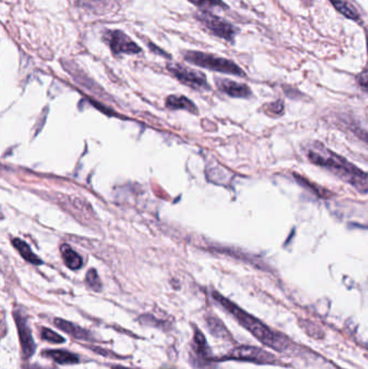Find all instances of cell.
Returning <instances> with one entry per match:
<instances>
[{
	"instance_id": "obj_20",
	"label": "cell",
	"mask_w": 368,
	"mask_h": 369,
	"mask_svg": "<svg viewBox=\"0 0 368 369\" xmlns=\"http://www.w3.org/2000/svg\"><path fill=\"white\" fill-rule=\"evenodd\" d=\"M190 3L199 8H220V9H228L222 0H189Z\"/></svg>"
},
{
	"instance_id": "obj_28",
	"label": "cell",
	"mask_w": 368,
	"mask_h": 369,
	"mask_svg": "<svg viewBox=\"0 0 368 369\" xmlns=\"http://www.w3.org/2000/svg\"><path fill=\"white\" fill-rule=\"evenodd\" d=\"M26 369H46V368H43V367L37 366V365H33V366L27 367Z\"/></svg>"
},
{
	"instance_id": "obj_17",
	"label": "cell",
	"mask_w": 368,
	"mask_h": 369,
	"mask_svg": "<svg viewBox=\"0 0 368 369\" xmlns=\"http://www.w3.org/2000/svg\"><path fill=\"white\" fill-rule=\"evenodd\" d=\"M13 246L15 250L21 254L22 257L24 258L27 262L33 264H43V260L38 256L33 254V250L29 248V244L25 243L24 241L20 240V239H15L13 241Z\"/></svg>"
},
{
	"instance_id": "obj_6",
	"label": "cell",
	"mask_w": 368,
	"mask_h": 369,
	"mask_svg": "<svg viewBox=\"0 0 368 369\" xmlns=\"http://www.w3.org/2000/svg\"><path fill=\"white\" fill-rule=\"evenodd\" d=\"M167 68L178 82H182L185 86H190V88L196 89V90H201V89L208 90L210 89V86L206 82V75L198 72V70L187 68L183 65L175 64V63L167 64Z\"/></svg>"
},
{
	"instance_id": "obj_14",
	"label": "cell",
	"mask_w": 368,
	"mask_h": 369,
	"mask_svg": "<svg viewBox=\"0 0 368 369\" xmlns=\"http://www.w3.org/2000/svg\"><path fill=\"white\" fill-rule=\"evenodd\" d=\"M165 105H167V108H170V110H187V112H194V114L198 112L196 105H194L192 100H188L186 96H169L167 100H165Z\"/></svg>"
},
{
	"instance_id": "obj_7",
	"label": "cell",
	"mask_w": 368,
	"mask_h": 369,
	"mask_svg": "<svg viewBox=\"0 0 368 369\" xmlns=\"http://www.w3.org/2000/svg\"><path fill=\"white\" fill-rule=\"evenodd\" d=\"M103 40L109 45L114 54H139L141 52V47L134 43L127 33L121 31H106L103 35Z\"/></svg>"
},
{
	"instance_id": "obj_13",
	"label": "cell",
	"mask_w": 368,
	"mask_h": 369,
	"mask_svg": "<svg viewBox=\"0 0 368 369\" xmlns=\"http://www.w3.org/2000/svg\"><path fill=\"white\" fill-rule=\"evenodd\" d=\"M294 175L295 179H296L297 183H300V186L306 188L307 190L311 191V193L316 195L318 198L321 199H330L332 197V191L326 189L325 187L320 186L318 183H314V181H310L309 179L302 176V175L297 174V173H293Z\"/></svg>"
},
{
	"instance_id": "obj_8",
	"label": "cell",
	"mask_w": 368,
	"mask_h": 369,
	"mask_svg": "<svg viewBox=\"0 0 368 369\" xmlns=\"http://www.w3.org/2000/svg\"><path fill=\"white\" fill-rule=\"evenodd\" d=\"M192 359L199 369H213V357L210 356V350L204 333L198 329H194Z\"/></svg>"
},
{
	"instance_id": "obj_22",
	"label": "cell",
	"mask_w": 368,
	"mask_h": 369,
	"mask_svg": "<svg viewBox=\"0 0 368 369\" xmlns=\"http://www.w3.org/2000/svg\"><path fill=\"white\" fill-rule=\"evenodd\" d=\"M41 338L43 340L48 341V342L52 343H63L65 339L62 336H60L59 333L55 331H51V329H47V327H43L40 331Z\"/></svg>"
},
{
	"instance_id": "obj_27",
	"label": "cell",
	"mask_w": 368,
	"mask_h": 369,
	"mask_svg": "<svg viewBox=\"0 0 368 369\" xmlns=\"http://www.w3.org/2000/svg\"><path fill=\"white\" fill-rule=\"evenodd\" d=\"M112 369H131V368H127V367L120 366V365H114V366L112 367Z\"/></svg>"
},
{
	"instance_id": "obj_19",
	"label": "cell",
	"mask_w": 368,
	"mask_h": 369,
	"mask_svg": "<svg viewBox=\"0 0 368 369\" xmlns=\"http://www.w3.org/2000/svg\"><path fill=\"white\" fill-rule=\"evenodd\" d=\"M366 45H367L368 57V31H366ZM356 82L359 84L360 88L368 94V60L363 70L356 77Z\"/></svg>"
},
{
	"instance_id": "obj_21",
	"label": "cell",
	"mask_w": 368,
	"mask_h": 369,
	"mask_svg": "<svg viewBox=\"0 0 368 369\" xmlns=\"http://www.w3.org/2000/svg\"><path fill=\"white\" fill-rule=\"evenodd\" d=\"M86 282L89 287L92 288L93 291L100 292L102 289V282L96 270L91 269L86 273Z\"/></svg>"
},
{
	"instance_id": "obj_16",
	"label": "cell",
	"mask_w": 368,
	"mask_h": 369,
	"mask_svg": "<svg viewBox=\"0 0 368 369\" xmlns=\"http://www.w3.org/2000/svg\"><path fill=\"white\" fill-rule=\"evenodd\" d=\"M330 1L334 6L335 9L337 10L338 13H342L344 17L361 23V17H360L359 13L348 1L346 0H330Z\"/></svg>"
},
{
	"instance_id": "obj_3",
	"label": "cell",
	"mask_w": 368,
	"mask_h": 369,
	"mask_svg": "<svg viewBox=\"0 0 368 369\" xmlns=\"http://www.w3.org/2000/svg\"><path fill=\"white\" fill-rule=\"evenodd\" d=\"M183 57L185 61L196 66L204 67V68H208L214 72L224 73V74L245 77V73L242 70L241 67L224 57H216L210 53L200 52V51H186L183 53Z\"/></svg>"
},
{
	"instance_id": "obj_25",
	"label": "cell",
	"mask_w": 368,
	"mask_h": 369,
	"mask_svg": "<svg viewBox=\"0 0 368 369\" xmlns=\"http://www.w3.org/2000/svg\"><path fill=\"white\" fill-rule=\"evenodd\" d=\"M89 348L91 349L96 354L102 355V356L110 357V359H122L120 355L115 354L112 351L105 350V349L98 348V347H89Z\"/></svg>"
},
{
	"instance_id": "obj_2",
	"label": "cell",
	"mask_w": 368,
	"mask_h": 369,
	"mask_svg": "<svg viewBox=\"0 0 368 369\" xmlns=\"http://www.w3.org/2000/svg\"><path fill=\"white\" fill-rule=\"evenodd\" d=\"M213 298L220 307L224 308L229 315H231L236 321L249 333H251L261 345L277 352H285L292 348L294 343L291 339L287 338L283 333L273 331L263 321L250 315L245 310L220 295L218 292H213Z\"/></svg>"
},
{
	"instance_id": "obj_9",
	"label": "cell",
	"mask_w": 368,
	"mask_h": 369,
	"mask_svg": "<svg viewBox=\"0 0 368 369\" xmlns=\"http://www.w3.org/2000/svg\"><path fill=\"white\" fill-rule=\"evenodd\" d=\"M13 317H15L17 333H19L20 343H21L23 356H24V359H29L35 353L36 345H35V341H33V336H31V329H29V323H27V319L24 315H22L20 310H15Z\"/></svg>"
},
{
	"instance_id": "obj_12",
	"label": "cell",
	"mask_w": 368,
	"mask_h": 369,
	"mask_svg": "<svg viewBox=\"0 0 368 369\" xmlns=\"http://www.w3.org/2000/svg\"><path fill=\"white\" fill-rule=\"evenodd\" d=\"M43 356L50 359L62 365H72L79 363V356L74 353L65 350H45L41 353Z\"/></svg>"
},
{
	"instance_id": "obj_11",
	"label": "cell",
	"mask_w": 368,
	"mask_h": 369,
	"mask_svg": "<svg viewBox=\"0 0 368 369\" xmlns=\"http://www.w3.org/2000/svg\"><path fill=\"white\" fill-rule=\"evenodd\" d=\"M54 324L59 329L64 331V333H68V335L74 337V338L79 339V340H94L91 333H89L86 329H84L80 326H77V325L72 324L70 322L65 321V319H56L54 321Z\"/></svg>"
},
{
	"instance_id": "obj_5",
	"label": "cell",
	"mask_w": 368,
	"mask_h": 369,
	"mask_svg": "<svg viewBox=\"0 0 368 369\" xmlns=\"http://www.w3.org/2000/svg\"><path fill=\"white\" fill-rule=\"evenodd\" d=\"M194 19L200 23L208 33H213L214 36L225 39V40H233L237 29L231 23L208 13V11H198L194 13Z\"/></svg>"
},
{
	"instance_id": "obj_15",
	"label": "cell",
	"mask_w": 368,
	"mask_h": 369,
	"mask_svg": "<svg viewBox=\"0 0 368 369\" xmlns=\"http://www.w3.org/2000/svg\"><path fill=\"white\" fill-rule=\"evenodd\" d=\"M61 253H62V258L64 260L65 264L70 269L78 270L84 266V260H82V256L78 253L75 252L67 244L61 246Z\"/></svg>"
},
{
	"instance_id": "obj_18",
	"label": "cell",
	"mask_w": 368,
	"mask_h": 369,
	"mask_svg": "<svg viewBox=\"0 0 368 369\" xmlns=\"http://www.w3.org/2000/svg\"><path fill=\"white\" fill-rule=\"evenodd\" d=\"M206 324H208L210 333H213L214 336L218 337V338L228 339V340L231 339L229 331L218 317H208L206 319Z\"/></svg>"
},
{
	"instance_id": "obj_4",
	"label": "cell",
	"mask_w": 368,
	"mask_h": 369,
	"mask_svg": "<svg viewBox=\"0 0 368 369\" xmlns=\"http://www.w3.org/2000/svg\"><path fill=\"white\" fill-rule=\"evenodd\" d=\"M214 362H224V361H240V362L255 363L259 365H283L282 361L277 359V355L265 349L252 345H239L230 350L224 356L213 357Z\"/></svg>"
},
{
	"instance_id": "obj_24",
	"label": "cell",
	"mask_w": 368,
	"mask_h": 369,
	"mask_svg": "<svg viewBox=\"0 0 368 369\" xmlns=\"http://www.w3.org/2000/svg\"><path fill=\"white\" fill-rule=\"evenodd\" d=\"M266 112L268 114H273V116H280L284 112V104L282 100H277V102L270 103L268 104L266 107Z\"/></svg>"
},
{
	"instance_id": "obj_10",
	"label": "cell",
	"mask_w": 368,
	"mask_h": 369,
	"mask_svg": "<svg viewBox=\"0 0 368 369\" xmlns=\"http://www.w3.org/2000/svg\"><path fill=\"white\" fill-rule=\"evenodd\" d=\"M215 82L217 88L231 98H247L252 96L251 89L247 84L222 78L216 79Z\"/></svg>"
},
{
	"instance_id": "obj_1",
	"label": "cell",
	"mask_w": 368,
	"mask_h": 369,
	"mask_svg": "<svg viewBox=\"0 0 368 369\" xmlns=\"http://www.w3.org/2000/svg\"><path fill=\"white\" fill-rule=\"evenodd\" d=\"M307 156L314 165L328 170L335 176L349 183L362 195L368 193V173L356 167L349 160L334 153L325 145L316 142L307 149Z\"/></svg>"
},
{
	"instance_id": "obj_23",
	"label": "cell",
	"mask_w": 368,
	"mask_h": 369,
	"mask_svg": "<svg viewBox=\"0 0 368 369\" xmlns=\"http://www.w3.org/2000/svg\"><path fill=\"white\" fill-rule=\"evenodd\" d=\"M352 131L355 135L359 136L362 141L368 143V123L367 122H355L352 126Z\"/></svg>"
},
{
	"instance_id": "obj_26",
	"label": "cell",
	"mask_w": 368,
	"mask_h": 369,
	"mask_svg": "<svg viewBox=\"0 0 368 369\" xmlns=\"http://www.w3.org/2000/svg\"><path fill=\"white\" fill-rule=\"evenodd\" d=\"M148 45L149 48H151V50H153V53H157V54L161 55V57H171L170 55L165 52V51H163L162 49H159L157 45H153L151 41H149Z\"/></svg>"
}]
</instances>
